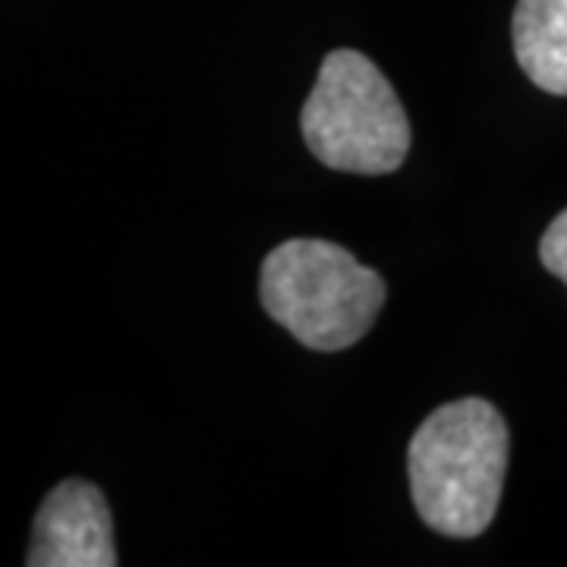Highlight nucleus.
Returning <instances> with one entry per match:
<instances>
[{
  "label": "nucleus",
  "instance_id": "2",
  "mask_svg": "<svg viewBox=\"0 0 567 567\" xmlns=\"http://www.w3.org/2000/svg\"><path fill=\"white\" fill-rule=\"evenodd\" d=\"M259 297L265 312L297 341L334 353L363 341L385 306V281L344 246L328 240H287L262 262Z\"/></svg>",
  "mask_w": 567,
  "mask_h": 567
},
{
  "label": "nucleus",
  "instance_id": "1",
  "mask_svg": "<svg viewBox=\"0 0 567 567\" xmlns=\"http://www.w3.org/2000/svg\"><path fill=\"white\" fill-rule=\"evenodd\" d=\"M410 495L423 524L473 539L495 520L507 470V425L483 398L439 406L410 439Z\"/></svg>",
  "mask_w": 567,
  "mask_h": 567
},
{
  "label": "nucleus",
  "instance_id": "4",
  "mask_svg": "<svg viewBox=\"0 0 567 567\" xmlns=\"http://www.w3.org/2000/svg\"><path fill=\"white\" fill-rule=\"evenodd\" d=\"M29 567H117L114 524L102 488L63 480L35 514Z\"/></svg>",
  "mask_w": 567,
  "mask_h": 567
},
{
  "label": "nucleus",
  "instance_id": "5",
  "mask_svg": "<svg viewBox=\"0 0 567 567\" xmlns=\"http://www.w3.org/2000/svg\"><path fill=\"white\" fill-rule=\"evenodd\" d=\"M514 54L533 85L567 95V0H517Z\"/></svg>",
  "mask_w": 567,
  "mask_h": 567
},
{
  "label": "nucleus",
  "instance_id": "6",
  "mask_svg": "<svg viewBox=\"0 0 567 567\" xmlns=\"http://www.w3.org/2000/svg\"><path fill=\"white\" fill-rule=\"evenodd\" d=\"M539 259L555 278L567 284V208L548 224V230L539 240Z\"/></svg>",
  "mask_w": 567,
  "mask_h": 567
},
{
  "label": "nucleus",
  "instance_id": "3",
  "mask_svg": "<svg viewBox=\"0 0 567 567\" xmlns=\"http://www.w3.org/2000/svg\"><path fill=\"white\" fill-rule=\"evenodd\" d=\"M300 126L309 152L344 174H391L410 152V121L391 82L350 48H338L322 61Z\"/></svg>",
  "mask_w": 567,
  "mask_h": 567
}]
</instances>
